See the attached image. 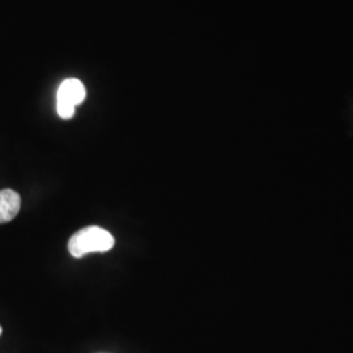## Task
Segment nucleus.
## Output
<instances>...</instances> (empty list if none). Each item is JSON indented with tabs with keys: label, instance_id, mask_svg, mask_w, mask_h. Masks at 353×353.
I'll use <instances>...</instances> for the list:
<instances>
[{
	"label": "nucleus",
	"instance_id": "4",
	"mask_svg": "<svg viewBox=\"0 0 353 353\" xmlns=\"http://www.w3.org/2000/svg\"><path fill=\"white\" fill-rule=\"evenodd\" d=\"M0 334H1V327H0Z\"/></svg>",
	"mask_w": 353,
	"mask_h": 353
},
{
	"label": "nucleus",
	"instance_id": "3",
	"mask_svg": "<svg viewBox=\"0 0 353 353\" xmlns=\"http://www.w3.org/2000/svg\"><path fill=\"white\" fill-rule=\"evenodd\" d=\"M21 207L20 195L11 189L0 190V224L13 220Z\"/></svg>",
	"mask_w": 353,
	"mask_h": 353
},
{
	"label": "nucleus",
	"instance_id": "1",
	"mask_svg": "<svg viewBox=\"0 0 353 353\" xmlns=\"http://www.w3.org/2000/svg\"><path fill=\"white\" fill-rule=\"evenodd\" d=\"M115 245L113 234L100 227L80 229L68 242V250L72 256L81 258L89 252H105Z\"/></svg>",
	"mask_w": 353,
	"mask_h": 353
},
{
	"label": "nucleus",
	"instance_id": "2",
	"mask_svg": "<svg viewBox=\"0 0 353 353\" xmlns=\"http://www.w3.org/2000/svg\"><path fill=\"white\" fill-rule=\"evenodd\" d=\"M87 92L83 83L77 79H67L57 92V112L62 119H71L77 105L85 100Z\"/></svg>",
	"mask_w": 353,
	"mask_h": 353
}]
</instances>
